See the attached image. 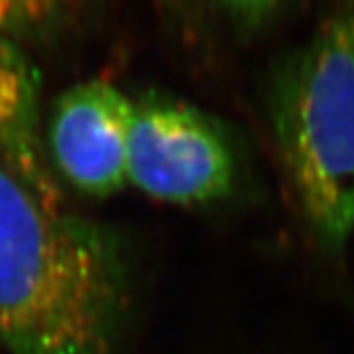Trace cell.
<instances>
[{
    "mask_svg": "<svg viewBox=\"0 0 354 354\" xmlns=\"http://www.w3.org/2000/svg\"><path fill=\"white\" fill-rule=\"evenodd\" d=\"M124 291L113 234L50 207L0 162V348L114 354Z\"/></svg>",
    "mask_w": 354,
    "mask_h": 354,
    "instance_id": "1",
    "label": "cell"
},
{
    "mask_svg": "<svg viewBox=\"0 0 354 354\" xmlns=\"http://www.w3.org/2000/svg\"><path fill=\"white\" fill-rule=\"evenodd\" d=\"M262 104L305 230L339 258L354 236V0L270 64Z\"/></svg>",
    "mask_w": 354,
    "mask_h": 354,
    "instance_id": "2",
    "label": "cell"
},
{
    "mask_svg": "<svg viewBox=\"0 0 354 354\" xmlns=\"http://www.w3.org/2000/svg\"><path fill=\"white\" fill-rule=\"evenodd\" d=\"M246 177L241 140L189 102L134 101L128 136V185L153 201L195 209L230 201Z\"/></svg>",
    "mask_w": 354,
    "mask_h": 354,
    "instance_id": "3",
    "label": "cell"
},
{
    "mask_svg": "<svg viewBox=\"0 0 354 354\" xmlns=\"http://www.w3.org/2000/svg\"><path fill=\"white\" fill-rule=\"evenodd\" d=\"M132 113L134 101L111 81L67 88L51 106L44 140L53 177L93 199L120 193L128 185Z\"/></svg>",
    "mask_w": 354,
    "mask_h": 354,
    "instance_id": "4",
    "label": "cell"
},
{
    "mask_svg": "<svg viewBox=\"0 0 354 354\" xmlns=\"http://www.w3.org/2000/svg\"><path fill=\"white\" fill-rule=\"evenodd\" d=\"M0 162L22 177L41 201L64 209L41 136L38 75L24 51L4 34H0Z\"/></svg>",
    "mask_w": 354,
    "mask_h": 354,
    "instance_id": "5",
    "label": "cell"
},
{
    "mask_svg": "<svg viewBox=\"0 0 354 354\" xmlns=\"http://www.w3.org/2000/svg\"><path fill=\"white\" fill-rule=\"evenodd\" d=\"M71 0H0V34L10 39L34 38L51 30Z\"/></svg>",
    "mask_w": 354,
    "mask_h": 354,
    "instance_id": "6",
    "label": "cell"
},
{
    "mask_svg": "<svg viewBox=\"0 0 354 354\" xmlns=\"http://www.w3.org/2000/svg\"><path fill=\"white\" fill-rule=\"evenodd\" d=\"M228 22L242 34H258L278 20L291 0H215Z\"/></svg>",
    "mask_w": 354,
    "mask_h": 354,
    "instance_id": "7",
    "label": "cell"
},
{
    "mask_svg": "<svg viewBox=\"0 0 354 354\" xmlns=\"http://www.w3.org/2000/svg\"><path fill=\"white\" fill-rule=\"evenodd\" d=\"M162 8L179 18H191L199 12L203 6V0H156Z\"/></svg>",
    "mask_w": 354,
    "mask_h": 354,
    "instance_id": "8",
    "label": "cell"
}]
</instances>
